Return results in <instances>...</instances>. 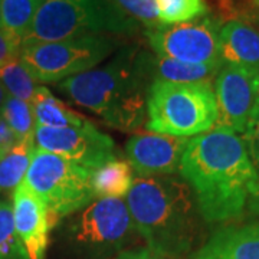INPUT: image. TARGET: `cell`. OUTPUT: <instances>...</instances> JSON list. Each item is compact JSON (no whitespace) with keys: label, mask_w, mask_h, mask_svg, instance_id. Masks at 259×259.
I'll return each mask as SVG.
<instances>
[{"label":"cell","mask_w":259,"mask_h":259,"mask_svg":"<svg viewBox=\"0 0 259 259\" xmlns=\"http://www.w3.org/2000/svg\"><path fill=\"white\" fill-rule=\"evenodd\" d=\"M180 175L209 223L242 218L258 192V168L243 140L225 130L212 128L190 139Z\"/></svg>","instance_id":"obj_1"},{"label":"cell","mask_w":259,"mask_h":259,"mask_svg":"<svg viewBox=\"0 0 259 259\" xmlns=\"http://www.w3.org/2000/svg\"><path fill=\"white\" fill-rule=\"evenodd\" d=\"M151 83L146 54L127 47L107 65L64 79L58 90L100 115L108 125L130 131L146 121Z\"/></svg>","instance_id":"obj_2"},{"label":"cell","mask_w":259,"mask_h":259,"mask_svg":"<svg viewBox=\"0 0 259 259\" xmlns=\"http://www.w3.org/2000/svg\"><path fill=\"white\" fill-rule=\"evenodd\" d=\"M125 203L148 249L166 259H179L192 250L200 213L183 179L139 176Z\"/></svg>","instance_id":"obj_3"},{"label":"cell","mask_w":259,"mask_h":259,"mask_svg":"<svg viewBox=\"0 0 259 259\" xmlns=\"http://www.w3.org/2000/svg\"><path fill=\"white\" fill-rule=\"evenodd\" d=\"M139 26L110 0H42L22 47L93 35H133Z\"/></svg>","instance_id":"obj_4"},{"label":"cell","mask_w":259,"mask_h":259,"mask_svg":"<svg viewBox=\"0 0 259 259\" xmlns=\"http://www.w3.org/2000/svg\"><path fill=\"white\" fill-rule=\"evenodd\" d=\"M147 117L151 133L189 139L210 131L218 118L212 82L154 81L148 93Z\"/></svg>","instance_id":"obj_5"},{"label":"cell","mask_w":259,"mask_h":259,"mask_svg":"<svg viewBox=\"0 0 259 259\" xmlns=\"http://www.w3.org/2000/svg\"><path fill=\"white\" fill-rule=\"evenodd\" d=\"M65 239L82 259H110L143 242L122 199L94 200L68 225Z\"/></svg>","instance_id":"obj_6"},{"label":"cell","mask_w":259,"mask_h":259,"mask_svg":"<svg viewBox=\"0 0 259 259\" xmlns=\"http://www.w3.org/2000/svg\"><path fill=\"white\" fill-rule=\"evenodd\" d=\"M93 171L35 146L23 183L45 204L55 226L93 203Z\"/></svg>","instance_id":"obj_7"},{"label":"cell","mask_w":259,"mask_h":259,"mask_svg":"<svg viewBox=\"0 0 259 259\" xmlns=\"http://www.w3.org/2000/svg\"><path fill=\"white\" fill-rule=\"evenodd\" d=\"M108 35L76 37L20 48L19 61L36 82H58L94 69L118 48Z\"/></svg>","instance_id":"obj_8"},{"label":"cell","mask_w":259,"mask_h":259,"mask_svg":"<svg viewBox=\"0 0 259 259\" xmlns=\"http://www.w3.org/2000/svg\"><path fill=\"white\" fill-rule=\"evenodd\" d=\"M221 28L216 19L200 18L177 25H158L146 35L157 56L186 64L223 65Z\"/></svg>","instance_id":"obj_9"},{"label":"cell","mask_w":259,"mask_h":259,"mask_svg":"<svg viewBox=\"0 0 259 259\" xmlns=\"http://www.w3.org/2000/svg\"><path fill=\"white\" fill-rule=\"evenodd\" d=\"M35 146L91 171L117 156L111 137L95 128L90 121L82 127H36Z\"/></svg>","instance_id":"obj_10"},{"label":"cell","mask_w":259,"mask_h":259,"mask_svg":"<svg viewBox=\"0 0 259 259\" xmlns=\"http://www.w3.org/2000/svg\"><path fill=\"white\" fill-rule=\"evenodd\" d=\"M256 78L239 68L223 65L214 78L218 118L213 128L243 134L255 108Z\"/></svg>","instance_id":"obj_11"},{"label":"cell","mask_w":259,"mask_h":259,"mask_svg":"<svg viewBox=\"0 0 259 259\" xmlns=\"http://www.w3.org/2000/svg\"><path fill=\"white\" fill-rule=\"evenodd\" d=\"M190 139L158 133L133 136L125 144L128 163L141 177L171 176L180 170Z\"/></svg>","instance_id":"obj_12"},{"label":"cell","mask_w":259,"mask_h":259,"mask_svg":"<svg viewBox=\"0 0 259 259\" xmlns=\"http://www.w3.org/2000/svg\"><path fill=\"white\" fill-rule=\"evenodd\" d=\"M13 225L29 259H45L54 228L45 204L23 182L13 192Z\"/></svg>","instance_id":"obj_13"},{"label":"cell","mask_w":259,"mask_h":259,"mask_svg":"<svg viewBox=\"0 0 259 259\" xmlns=\"http://www.w3.org/2000/svg\"><path fill=\"white\" fill-rule=\"evenodd\" d=\"M193 259H259V223L218 229L194 252Z\"/></svg>","instance_id":"obj_14"},{"label":"cell","mask_w":259,"mask_h":259,"mask_svg":"<svg viewBox=\"0 0 259 259\" xmlns=\"http://www.w3.org/2000/svg\"><path fill=\"white\" fill-rule=\"evenodd\" d=\"M221 61L246 74L259 75V30L242 20H229L221 28Z\"/></svg>","instance_id":"obj_15"},{"label":"cell","mask_w":259,"mask_h":259,"mask_svg":"<svg viewBox=\"0 0 259 259\" xmlns=\"http://www.w3.org/2000/svg\"><path fill=\"white\" fill-rule=\"evenodd\" d=\"M146 64L151 81L192 83L212 82L223 65H196L146 54Z\"/></svg>","instance_id":"obj_16"},{"label":"cell","mask_w":259,"mask_h":259,"mask_svg":"<svg viewBox=\"0 0 259 259\" xmlns=\"http://www.w3.org/2000/svg\"><path fill=\"white\" fill-rule=\"evenodd\" d=\"M36 127L64 128V127H82L88 120L68 108L45 87H37L30 101Z\"/></svg>","instance_id":"obj_17"},{"label":"cell","mask_w":259,"mask_h":259,"mask_svg":"<svg viewBox=\"0 0 259 259\" xmlns=\"http://www.w3.org/2000/svg\"><path fill=\"white\" fill-rule=\"evenodd\" d=\"M134 170L128 161L112 160L93 171V192L101 199H122L134 185Z\"/></svg>","instance_id":"obj_18"},{"label":"cell","mask_w":259,"mask_h":259,"mask_svg":"<svg viewBox=\"0 0 259 259\" xmlns=\"http://www.w3.org/2000/svg\"><path fill=\"white\" fill-rule=\"evenodd\" d=\"M35 150L33 139L19 140L9 151L0 158V189H16L26 176L32 154Z\"/></svg>","instance_id":"obj_19"},{"label":"cell","mask_w":259,"mask_h":259,"mask_svg":"<svg viewBox=\"0 0 259 259\" xmlns=\"http://www.w3.org/2000/svg\"><path fill=\"white\" fill-rule=\"evenodd\" d=\"M42 0H2V29L22 44Z\"/></svg>","instance_id":"obj_20"},{"label":"cell","mask_w":259,"mask_h":259,"mask_svg":"<svg viewBox=\"0 0 259 259\" xmlns=\"http://www.w3.org/2000/svg\"><path fill=\"white\" fill-rule=\"evenodd\" d=\"M161 25L186 23L204 18L209 12L204 0H156Z\"/></svg>","instance_id":"obj_21"},{"label":"cell","mask_w":259,"mask_h":259,"mask_svg":"<svg viewBox=\"0 0 259 259\" xmlns=\"http://www.w3.org/2000/svg\"><path fill=\"white\" fill-rule=\"evenodd\" d=\"M0 82L9 95L30 104L37 85L20 61H12L0 68Z\"/></svg>","instance_id":"obj_22"},{"label":"cell","mask_w":259,"mask_h":259,"mask_svg":"<svg viewBox=\"0 0 259 259\" xmlns=\"http://www.w3.org/2000/svg\"><path fill=\"white\" fill-rule=\"evenodd\" d=\"M0 114L8 121V124L16 134L18 140L35 137L36 122H35L33 111L29 102L8 95Z\"/></svg>","instance_id":"obj_23"},{"label":"cell","mask_w":259,"mask_h":259,"mask_svg":"<svg viewBox=\"0 0 259 259\" xmlns=\"http://www.w3.org/2000/svg\"><path fill=\"white\" fill-rule=\"evenodd\" d=\"M0 259H29L13 225L12 206L0 200Z\"/></svg>","instance_id":"obj_24"},{"label":"cell","mask_w":259,"mask_h":259,"mask_svg":"<svg viewBox=\"0 0 259 259\" xmlns=\"http://www.w3.org/2000/svg\"><path fill=\"white\" fill-rule=\"evenodd\" d=\"M121 12L128 15L147 30L157 28L160 23L156 0H110Z\"/></svg>","instance_id":"obj_25"},{"label":"cell","mask_w":259,"mask_h":259,"mask_svg":"<svg viewBox=\"0 0 259 259\" xmlns=\"http://www.w3.org/2000/svg\"><path fill=\"white\" fill-rule=\"evenodd\" d=\"M242 140L248 148V153L253 164L259 170V107L256 105L250 114L248 125L242 134Z\"/></svg>","instance_id":"obj_26"},{"label":"cell","mask_w":259,"mask_h":259,"mask_svg":"<svg viewBox=\"0 0 259 259\" xmlns=\"http://www.w3.org/2000/svg\"><path fill=\"white\" fill-rule=\"evenodd\" d=\"M22 44L16 40L5 29L0 28V68L12 61L19 59Z\"/></svg>","instance_id":"obj_27"},{"label":"cell","mask_w":259,"mask_h":259,"mask_svg":"<svg viewBox=\"0 0 259 259\" xmlns=\"http://www.w3.org/2000/svg\"><path fill=\"white\" fill-rule=\"evenodd\" d=\"M18 141L19 140L16 134L13 133V130L10 128L8 121L5 120L3 115L0 114V153L5 156Z\"/></svg>","instance_id":"obj_28"},{"label":"cell","mask_w":259,"mask_h":259,"mask_svg":"<svg viewBox=\"0 0 259 259\" xmlns=\"http://www.w3.org/2000/svg\"><path fill=\"white\" fill-rule=\"evenodd\" d=\"M110 259H166L160 256L157 253H154L153 250H150L144 245V246H139V248H133V249L124 250L118 255L112 256Z\"/></svg>","instance_id":"obj_29"},{"label":"cell","mask_w":259,"mask_h":259,"mask_svg":"<svg viewBox=\"0 0 259 259\" xmlns=\"http://www.w3.org/2000/svg\"><path fill=\"white\" fill-rule=\"evenodd\" d=\"M258 173H259V170H258ZM249 209L252 210V212L258 213L259 214V186H258V192H256L255 197H253V199H252V202H250Z\"/></svg>","instance_id":"obj_30"},{"label":"cell","mask_w":259,"mask_h":259,"mask_svg":"<svg viewBox=\"0 0 259 259\" xmlns=\"http://www.w3.org/2000/svg\"><path fill=\"white\" fill-rule=\"evenodd\" d=\"M8 91L5 90V87L2 85V82H0V112H2V108H3V104H5V101H6V98H8Z\"/></svg>","instance_id":"obj_31"},{"label":"cell","mask_w":259,"mask_h":259,"mask_svg":"<svg viewBox=\"0 0 259 259\" xmlns=\"http://www.w3.org/2000/svg\"><path fill=\"white\" fill-rule=\"evenodd\" d=\"M255 105L259 107V75L256 78V87H255Z\"/></svg>","instance_id":"obj_32"},{"label":"cell","mask_w":259,"mask_h":259,"mask_svg":"<svg viewBox=\"0 0 259 259\" xmlns=\"http://www.w3.org/2000/svg\"><path fill=\"white\" fill-rule=\"evenodd\" d=\"M253 6H255L259 12V0H253Z\"/></svg>","instance_id":"obj_33"},{"label":"cell","mask_w":259,"mask_h":259,"mask_svg":"<svg viewBox=\"0 0 259 259\" xmlns=\"http://www.w3.org/2000/svg\"><path fill=\"white\" fill-rule=\"evenodd\" d=\"M0 28H2V0H0Z\"/></svg>","instance_id":"obj_34"},{"label":"cell","mask_w":259,"mask_h":259,"mask_svg":"<svg viewBox=\"0 0 259 259\" xmlns=\"http://www.w3.org/2000/svg\"><path fill=\"white\" fill-rule=\"evenodd\" d=\"M2 157H3V154H2V153H0V158H2Z\"/></svg>","instance_id":"obj_35"}]
</instances>
